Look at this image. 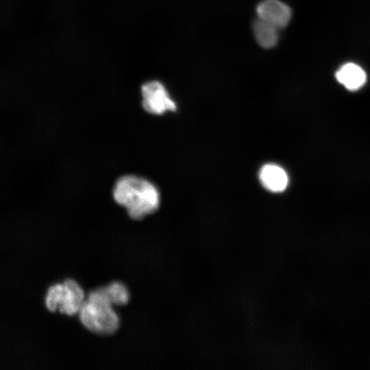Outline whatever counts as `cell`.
<instances>
[{
	"label": "cell",
	"mask_w": 370,
	"mask_h": 370,
	"mask_svg": "<svg viewBox=\"0 0 370 370\" xmlns=\"http://www.w3.org/2000/svg\"><path fill=\"white\" fill-rule=\"evenodd\" d=\"M112 195L115 201L125 207L129 216L135 220L153 213L159 207L160 195L156 186L136 175H127L119 178Z\"/></svg>",
	"instance_id": "obj_1"
},
{
	"label": "cell",
	"mask_w": 370,
	"mask_h": 370,
	"mask_svg": "<svg viewBox=\"0 0 370 370\" xmlns=\"http://www.w3.org/2000/svg\"><path fill=\"white\" fill-rule=\"evenodd\" d=\"M111 305L103 288L90 292L78 312L81 323L97 334L114 333L119 326V319Z\"/></svg>",
	"instance_id": "obj_2"
},
{
	"label": "cell",
	"mask_w": 370,
	"mask_h": 370,
	"mask_svg": "<svg viewBox=\"0 0 370 370\" xmlns=\"http://www.w3.org/2000/svg\"><path fill=\"white\" fill-rule=\"evenodd\" d=\"M83 302V291L72 279L51 286L45 297V306L49 311L58 310L69 316L78 312Z\"/></svg>",
	"instance_id": "obj_3"
},
{
	"label": "cell",
	"mask_w": 370,
	"mask_h": 370,
	"mask_svg": "<svg viewBox=\"0 0 370 370\" xmlns=\"http://www.w3.org/2000/svg\"><path fill=\"white\" fill-rule=\"evenodd\" d=\"M143 108L153 114L176 110V104L170 98L164 86L158 81L144 84L141 87Z\"/></svg>",
	"instance_id": "obj_4"
},
{
	"label": "cell",
	"mask_w": 370,
	"mask_h": 370,
	"mask_svg": "<svg viewBox=\"0 0 370 370\" xmlns=\"http://www.w3.org/2000/svg\"><path fill=\"white\" fill-rule=\"evenodd\" d=\"M258 18L275 26L284 28L291 18V9L280 0H263L256 7Z\"/></svg>",
	"instance_id": "obj_5"
},
{
	"label": "cell",
	"mask_w": 370,
	"mask_h": 370,
	"mask_svg": "<svg viewBox=\"0 0 370 370\" xmlns=\"http://www.w3.org/2000/svg\"><path fill=\"white\" fill-rule=\"evenodd\" d=\"M259 180L265 189L273 193L284 191L288 182L286 171L275 164H267L262 166Z\"/></svg>",
	"instance_id": "obj_6"
},
{
	"label": "cell",
	"mask_w": 370,
	"mask_h": 370,
	"mask_svg": "<svg viewBox=\"0 0 370 370\" xmlns=\"http://www.w3.org/2000/svg\"><path fill=\"white\" fill-rule=\"evenodd\" d=\"M336 80L351 91L361 88L367 82V74L363 69L353 62L345 63L336 72Z\"/></svg>",
	"instance_id": "obj_7"
},
{
	"label": "cell",
	"mask_w": 370,
	"mask_h": 370,
	"mask_svg": "<svg viewBox=\"0 0 370 370\" xmlns=\"http://www.w3.org/2000/svg\"><path fill=\"white\" fill-rule=\"evenodd\" d=\"M254 38L258 44L264 49H270L278 42L279 29L271 23L257 18L252 24Z\"/></svg>",
	"instance_id": "obj_8"
},
{
	"label": "cell",
	"mask_w": 370,
	"mask_h": 370,
	"mask_svg": "<svg viewBox=\"0 0 370 370\" xmlns=\"http://www.w3.org/2000/svg\"><path fill=\"white\" fill-rule=\"evenodd\" d=\"M103 288L112 304L121 306L127 303L129 292L126 286L121 282H112Z\"/></svg>",
	"instance_id": "obj_9"
}]
</instances>
